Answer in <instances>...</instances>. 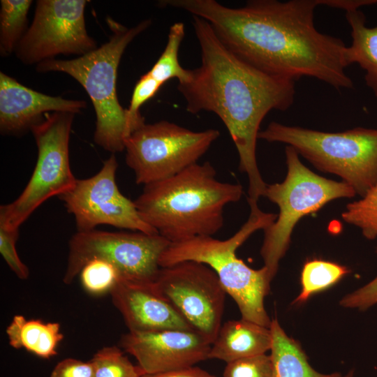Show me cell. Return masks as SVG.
<instances>
[{
  "label": "cell",
  "instance_id": "6da1fadb",
  "mask_svg": "<svg viewBox=\"0 0 377 377\" xmlns=\"http://www.w3.org/2000/svg\"><path fill=\"white\" fill-rule=\"evenodd\" d=\"M159 5L206 20L234 54L272 75L297 81L310 77L337 90L352 89L346 45L315 27L320 0H251L239 8L215 0H162Z\"/></svg>",
  "mask_w": 377,
  "mask_h": 377
},
{
  "label": "cell",
  "instance_id": "7a4b0ae2",
  "mask_svg": "<svg viewBox=\"0 0 377 377\" xmlns=\"http://www.w3.org/2000/svg\"><path fill=\"white\" fill-rule=\"evenodd\" d=\"M201 50V64L190 69L177 86L188 112L216 114L227 128L239 156V169L249 179L248 199L264 196L267 184L256 159L259 128L273 110L285 111L293 103L295 81L266 73L239 59L218 38L210 24L192 15Z\"/></svg>",
  "mask_w": 377,
  "mask_h": 377
},
{
  "label": "cell",
  "instance_id": "3957f363",
  "mask_svg": "<svg viewBox=\"0 0 377 377\" xmlns=\"http://www.w3.org/2000/svg\"><path fill=\"white\" fill-rule=\"evenodd\" d=\"M239 184L216 179L209 161L144 186L133 200L142 219L170 243L213 236L223 226L225 207L239 201Z\"/></svg>",
  "mask_w": 377,
  "mask_h": 377
},
{
  "label": "cell",
  "instance_id": "277c9868",
  "mask_svg": "<svg viewBox=\"0 0 377 377\" xmlns=\"http://www.w3.org/2000/svg\"><path fill=\"white\" fill-rule=\"evenodd\" d=\"M250 214L247 221L232 237L224 240L200 236L170 243L160 256V267L183 261H195L210 267L228 293L236 302L242 318L269 328L272 320L265 309L264 299L271 279L263 266L253 269L237 258V249L256 231L265 230L277 214L260 209L258 201L247 199Z\"/></svg>",
  "mask_w": 377,
  "mask_h": 377
},
{
  "label": "cell",
  "instance_id": "5b68a950",
  "mask_svg": "<svg viewBox=\"0 0 377 377\" xmlns=\"http://www.w3.org/2000/svg\"><path fill=\"white\" fill-rule=\"evenodd\" d=\"M109 40L90 52L70 60L51 59L36 65V71L63 72L76 80L92 101L96 116L94 142L112 154L124 150V140L135 128L117 95V69L128 44L151 24L149 19L128 28L106 19Z\"/></svg>",
  "mask_w": 377,
  "mask_h": 377
},
{
  "label": "cell",
  "instance_id": "8992f818",
  "mask_svg": "<svg viewBox=\"0 0 377 377\" xmlns=\"http://www.w3.org/2000/svg\"><path fill=\"white\" fill-rule=\"evenodd\" d=\"M258 139L293 147L316 169L340 177L360 197L377 186V129L332 133L272 121Z\"/></svg>",
  "mask_w": 377,
  "mask_h": 377
},
{
  "label": "cell",
  "instance_id": "52a82bcc",
  "mask_svg": "<svg viewBox=\"0 0 377 377\" xmlns=\"http://www.w3.org/2000/svg\"><path fill=\"white\" fill-rule=\"evenodd\" d=\"M287 175L281 183L267 184L264 197L279 207L275 221L264 230L260 255L271 280L290 242L293 228L304 216L317 212L329 202L353 198L356 193L343 182L323 177L306 167L295 149H285Z\"/></svg>",
  "mask_w": 377,
  "mask_h": 377
},
{
  "label": "cell",
  "instance_id": "ba28073f",
  "mask_svg": "<svg viewBox=\"0 0 377 377\" xmlns=\"http://www.w3.org/2000/svg\"><path fill=\"white\" fill-rule=\"evenodd\" d=\"M75 114L46 113L34 125L32 132L38 149V158L29 181L13 202L0 207V224L19 229L44 202L59 196L75 184L70 165L69 140Z\"/></svg>",
  "mask_w": 377,
  "mask_h": 377
},
{
  "label": "cell",
  "instance_id": "9c48e42d",
  "mask_svg": "<svg viewBox=\"0 0 377 377\" xmlns=\"http://www.w3.org/2000/svg\"><path fill=\"white\" fill-rule=\"evenodd\" d=\"M219 136L216 129L193 131L166 120L145 123L124 140L126 163L145 186L197 163Z\"/></svg>",
  "mask_w": 377,
  "mask_h": 377
},
{
  "label": "cell",
  "instance_id": "30bf717a",
  "mask_svg": "<svg viewBox=\"0 0 377 377\" xmlns=\"http://www.w3.org/2000/svg\"><path fill=\"white\" fill-rule=\"evenodd\" d=\"M170 244V241L159 234L95 229L77 231L69 240L63 281L71 284L85 264L94 258L112 264L119 272L121 278L153 281L161 268L160 256Z\"/></svg>",
  "mask_w": 377,
  "mask_h": 377
},
{
  "label": "cell",
  "instance_id": "8fae6325",
  "mask_svg": "<svg viewBox=\"0 0 377 377\" xmlns=\"http://www.w3.org/2000/svg\"><path fill=\"white\" fill-rule=\"evenodd\" d=\"M153 283L191 329L212 343L227 294L216 272L205 264L183 261L161 267Z\"/></svg>",
  "mask_w": 377,
  "mask_h": 377
},
{
  "label": "cell",
  "instance_id": "7c38bea8",
  "mask_svg": "<svg viewBox=\"0 0 377 377\" xmlns=\"http://www.w3.org/2000/svg\"><path fill=\"white\" fill-rule=\"evenodd\" d=\"M85 0H38L31 27L15 50L27 65L54 59L59 54L82 56L97 48L87 31Z\"/></svg>",
  "mask_w": 377,
  "mask_h": 377
},
{
  "label": "cell",
  "instance_id": "4fadbf2b",
  "mask_svg": "<svg viewBox=\"0 0 377 377\" xmlns=\"http://www.w3.org/2000/svg\"><path fill=\"white\" fill-rule=\"evenodd\" d=\"M118 167L114 154L104 161L95 175L77 179L75 186L58 196L73 214L79 232L106 224L146 234H158L140 217L134 202L125 197L116 182Z\"/></svg>",
  "mask_w": 377,
  "mask_h": 377
},
{
  "label": "cell",
  "instance_id": "5bb4252c",
  "mask_svg": "<svg viewBox=\"0 0 377 377\" xmlns=\"http://www.w3.org/2000/svg\"><path fill=\"white\" fill-rule=\"evenodd\" d=\"M119 345L150 374L193 367L209 359L212 343L193 330H163L128 331Z\"/></svg>",
  "mask_w": 377,
  "mask_h": 377
},
{
  "label": "cell",
  "instance_id": "9a60e30c",
  "mask_svg": "<svg viewBox=\"0 0 377 377\" xmlns=\"http://www.w3.org/2000/svg\"><path fill=\"white\" fill-rule=\"evenodd\" d=\"M153 281L120 278L110 290L112 302L121 314L128 330H193L157 291Z\"/></svg>",
  "mask_w": 377,
  "mask_h": 377
},
{
  "label": "cell",
  "instance_id": "2e32d148",
  "mask_svg": "<svg viewBox=\"0 0 377 377\" xmlns=\"http://www.w3.org/2000/svg\"><path fill=\"white\" fill-rule=\"evenodd\" d=\"M86 102L52 96L22 85L0 73V131L3 134L19 135L40 122L46 113L77 114Z\"/></svg>",
  "mask_w": 377,
  "mask_h": 377
},
{
  "label": "cell",
  "instance_id": "e0dca14e",
  "mask_svg": "<svg viewBox=\"0 0 377 377\" xmlns=\"http://www.w3.org/2000/svg\"><path fill=\"white\" fill-rule=\"evenodd\" d=\"M185 36L182 22H175L170 27L167 43L161 56L151 68L142 75L133 91L127 110L130 122L135 127L145 123L140 109L153 98L166 82L176 78L179 83L186 81L190 69L184 68L179 61V50Z\"/></svg>",
  "mask_w": 377,
  "mask_h": 377
},
{
  "label": "cell",
  "instance_id": "ac0fdd59",
  "mask_svg": "<svg viewBox=\"0 0 377 377\" xmlns=\"http://www.w3.org/2000/svg\"><path fill=\"white\" fill-rule=\"evenodd\" d=\"M272 343L270 328L243 318L229 320L221 325L211 345L209 359H218L228 363L265 354L271 349Z\"/></svg>",
  "mask_w": 377,
  "mask_h": 377
},
{
  "label": "cell",
  "instance_id": "d6986e66",
  "mask_svg": "<svg viewBox=\"0 0 377 377\" xmlns=\"http://www.w3.org/2000/svg\"><path fill=\"white\" fill-rule=\"evenodd\" d=\"M6 333L11 347L24 348L45 359L57 354V346L64 339L59 323L27 319L22 315L13 316Z\"/></svg>",
  "mask_w": 377,
  "mask_h": 377
},
{
  "label": "cell",
  "instance_id": "ffe728a7",
  "mask_svg": "<svg viewBox=\"0 0 377 377\" xmlns=\"http://www.w3.org/2000/svg\"><path fill=\"white\" fill-rule=\"evenodd\" d=\"M346 18L352 38L346 49V65L357 63L364 70L366 84L377 97V26L367 27L366 17L360 9L346 10Z\"/></svg>",
  "mask_w": 377,
  "mask_h": 377
},
{
  "label": "cell",
  "instance_id": "44dd1931",
  "mask_svg": "<svg viewBox=\"0 0 377 377\" xmlns=\"http://www.w3.org/2000/svg\"><path fill=\"white\" fill-rule=\"evenodd\" d=\"M269 328L272 337V377H342L339 373L325 374L316 371L300 343L286 334L276 319L272 320Z\"/></svg>",
  "mask_w": 377,
  "mask_h": 377
},
{
  "label": "cell",
  "instance_id": "7402d4cb",
  "mask_svg": "<svg viewBox=\"0 0 377 377\" xmlns=\"http://www.w3.org/2000/svg\"><path fill=\"white\" fill-rule=\"evenodd\" d=\"M32 1L1 0L0 9V53L10 55L15 52L25 34L27 15Z\"/></svg>",
  "mask_w": 377,
  "mask_h": 377
},
{
  "label": "cell",
  "instance_id": "603a6c76",
  "mask_svg": "<svg viewBox=\"0 0 377 377\" xmlns=\"http://www.w3.org/2000/svg\"><path fill=\"white\" fill-rule=\"evenodd\" d=\"M349 272L345 266L322 260L306 262L301 273V292L295 303H302L313 294L325 290Z\"/></svg>",
  "mask_w": 377,
  "mask_h": 377
},
{
  "label": "cell",
  "instance_id": "cb8c5ba5",
  "mask_svg": "<svg viewBox=\"0 0 377 377\" xmlns=\"http://www.w3.org/2000/svg\"><path fill=\"white\" fill-rule=\"evenodd\" d=\"M94 377H141L144 373L131 363L121 350L116 346H105L90 360Z\"/></svg>",
  "mask_w": 377,
  "mask_h": 377
},
{
  "label": "cell",
  "instance_id": "d4e9b609",
  "mask_svg": "<svg viewBox=\"0 0 377 377\" xmlns=\"http://www.w3.org/2000/svg\"><path fill=\"white\" fill-rule=\"evenodd\" d=\"M341 217L347 223L357 227L365 238H377V186L360 200L348 203Z\"/></svg>",
  "mask_w": 377,
  "mask_h": 377
},
{
  "label": "cell",
  "instance_id": "484cf974",
  "mask_svg": "<svg viewBox=\"0 0 377 377\" xmlns=\"http://www.w3.org/2000/svg\"><path fill=\"white\" fill-rule=\"evenodd\" d=\"M79 276L82 286L93 295L110 293L121 278L119 272L112 264L98 258L87 262Z\"/></svg>",
  "mask_w": 377,
  "mask_h": 377
},
{
  "label": "cell",
  "instance_id": "4316f807",
  "mask_svg": "<svg viewBox=\"0 0 377 377\" xmlns=\"http://www.w3.org/2000/svg\"><path fill=\"white\" fill-rule=\"evenodd\" d=\"M272 369L270 355L260 354L227 363L223 377H272Z\"/></svg>",
  "mask_w": 377,
  "mask_h": 377
},
{
  "label": "cell",
  "instance_id": "83f0119b",
  "mask_svg": "<svg viewBox=\"0 0 377 377\" xmlns=\"http://www.w3.org/2000/svg\"><path fill=\"white\" fill-rule=\"evenodd\" d=\"M19 229L0 224V253L5 262L20 279H27L29 275L27 266L20 258L16 249Z\"/></svg>",
  "mask_w": 377,
  "mask_h": 377
},
{
  "label": "cell",
  "instance_id": "f1b7e54d",
  "mask_svg": "<svg viewBox=\"0 0 377 377\" xmlns=\"http://www.w3.org/2000/svg\"><path fill=\"white\" fill-rule=\"evenodd\" d=\"M377 251V249H376ZM377 304V276L359 289L345 295L340 301L346 308L366 310Z\"/></svg>",
  "mask_w": 377,
  "mask_h": 377
},
{
  "label": "cell",
  "instance_id": "f546056e",
  "mask_svg": "<svg viewBox=\"0 0 377 377\" xmlns=\"http://www.w3.org/2000/svg\"><path fill=\"white\" fill-rule=\"evenodd\" d=\"M50 377H94L91 362H84L75 358H66L53 369Z\"/></svg>",
  "mask_w": 377,
  "mask_h": 377
},
{
  "label": "cell",
  "instance_id": "4dcf8cb0",
  "mask_svg": "<svg viewBox=\"0 0 377 377\" xmlns=\"http://www.w3.org/2000/svg\"><path fill=\"white\" fill-rule=\"evenodd\" d=\"M141 377H214L207 371L197 367L170 370L156 374H143Z\"/></svg>",
  "mask_w": 377,
  "mask_h": 377
},
{
  "label": "cell",
  "instance_id": "1f68e13d",
  "mask_svg": "<svg viewBox=\"0 0 377 377\" xmlns=\"http://www.w3.org/2000/svg\"><path fill=\"white\" fill-rule=\"evenodd\" d=\"M377 3V0H320V4L344 10L359 9L362 6Z\"/></svg>",
  "mask_w": 377,
  "mask_h": 377
},
{
  "label": "cell",
  "instance_id": "d6a6232c",
  "mask_svg": "<svg viewBox=\"0 0 377 377\" xmlns=\"http://www.w3.org/2000/svg\"><path fill=\"white\" fill-rule=\"evenodd\" d=\"M353 370H350L345 377H353Z\"/></svg>",
  "mask_w": 377,
  "mask_h": 377
}]
</instances>
